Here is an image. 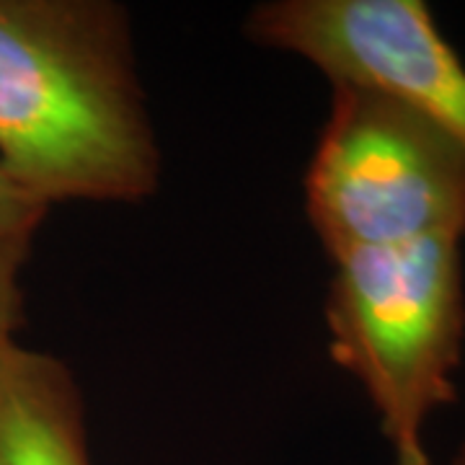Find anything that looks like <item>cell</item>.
Instances as JSON below:
<instances>
[{"mask_svg":"<svg viewBox=\"0 0 465 465\" xmlns=\"http://www.w3.org/2000/svg\"><path fill=\"white\" fill-rule=\"evenodd\" d=\"M0 163L47 207L143 202L161 150L112 0H0Z\"/></svg>","mask_w":465,"mask_h":465,"instance_id":"cell-1","label":"cell"},{"mask_svg":"<svg viewBox=\"0 0 465 465\" xmlns=\"http://www.w3.org/2000/svg\"><path fill=\"white\" fill-rule=\"evenodd\" d=\"M333 362L362 382L396 465H432L424 424L455 401L465 341L460 241L437 235L333 259Z\"/></svg>","mask_w":465,"mask_h":465,"instance_id":"cell-2","label":"cell"},{"mask_svg":"<svg viewBox=\"0 0 465 465\" xmlns=\"http://www.w3.org/2000/svg\"><path fill=\"white\" fill-rule=\"evenodd\" d=\"M305 210L331 262L437 235L463 241L465 145L406 101L333 85Z\"/></svg>","mask_w":465,"mask_h":465,"instance_id":"cell-3","label":"cell"},{"mask_svg":"<svg viewBox=\"0 0 465 465\" xmlns=\"http://www.w3.org/2000/svg\"><path fill=\"white\" fill-rule=\"evenodd\" d=\"M246 34L316 65L331 85L411 104L465 145V65L421 0H272Z\"/></svg>","mask_w":465,"mask_h":465,"instance_id":"cell-4","label":"cell"},{"mask_svg":"<svg viewBox=\"0 0 465 465\" xmlns=\"http://www.w3.org/2000/svg\"><path fill=\"white\" fill-rule=\"evenodd\" d=\"M0 465H91L73 370L18 339L0 341Z\"/></svg>","mask_w":465,"mask_h":465,"instance_id":"cell-5","label":"cell"},{"mask_svg":"<svg viewBox=\"0 0 465 465\" xmlns=\"http://www.w3.org/2000/svg\"><path fill=\"white\" fill-rule=\"evenodd\" d=\"M50 207L29 194L0 163V341L16 339L26 323L24 269Z\"/></svg>","mask_w":465,"mask_h":465,"instance_id":"cell-6","label":"cell"},{"mask_svg":"<svg viewBox=\"0 0 465 465\" xmlns=\"http://www.w3.org/2000/svg\"><path fill=\"white\" fill-rule=\"evenodd\" d=\"M452 465H465V445L460 448V452H458V458H455V463Z\"/></svg>","mask_w":465,"mask_h":465,"instance_id":"cell-7","label":"cell"}]
</instances>
